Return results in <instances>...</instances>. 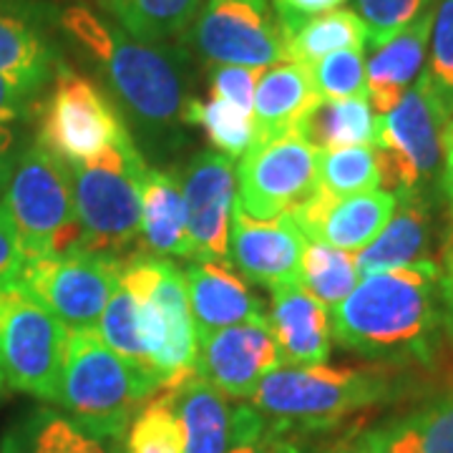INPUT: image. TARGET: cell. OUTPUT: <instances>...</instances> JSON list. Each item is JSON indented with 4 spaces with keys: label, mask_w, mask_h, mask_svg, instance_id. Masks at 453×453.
<instances>
[{
    "label": "cell",
    "mask_w": 453,
    "mask_h": 453,
    "mask_svg": "<svg viewBox=\"0 0 453 453\" xmlns=\"http://www.w3.org/2000/svg\"><path fill=\"white\" fill-rule=\"evenodd\" d=\"M333 338L345 350L383 365H434L441 353L443 303L436 259L363 277L330 310Z\"/></svg>",
    "instance_id": "cell-1"
},
{
    "label": "cell",
    "mask_w": 453,
    "mask_h": 453,
    "mask_svg": "<svg viewBox=\"0 0 453 453\" xmlns=\"http://www.w3.org/2000/svg\"><path fill=\"white\" fill-rule=\"evenodd\" d=\"M61 26L96 61L116 106L134 119L136 129L149 142H172L192 98L184 50L139 41L86 5L65 8Z\"/></svg>",
    "instance_id": "cell-2"
},
{
    "label": "cell",
    "mask_w": 453,
    "mask_h": 453,
    "mask_svg": "<svg viewBox=\"0 0 453 453\" xmlns=\"http://www.w3.org/2000/svg\"><path fill=\"white\" fill-rule=\"evenodd\" d=\"M393 365H280L259 380L247 403L262 416L267 434L300 436L330 431L395 395Z\"/></svg>",
    "instance_id": "cell-3"
},
{
    "label": "cell",
    "mask_w": 453,
    "mask_h": 453,
    "mask_svg": "<svg viewBox=\"0 0 453 453\" xmlns=\"http://www.w3.org/2000/svg\"><path fill=\"white\" fill-rule=\"evenodd\" d=\"M162 383L111 350L96 327H68L56 405L86 431L124 438L139 408Z\"/></svg>",
    "instance_id": "cell-4"
},
{
    "label": "cell",
    "mask_w": 453,
    "mask_h": 453,
    "mask_svg": "<svg viewBox=\"0 0 453 453\" xmlns=\"http://www.w3.org/2000/svg\"><path fill=\"white\" fill-rule=\"evenodd\" d=\"M0 210L23 262L81 250L71 169L38 139L8 157L0 177Z\"/></svg>",
    "instance_id": "cell-5"
},
{
    "label": "cell",
    "mask_w": 453,
    "mask_h": 453,
    "mask_svg": "<svg viewBox=\"0 0 453 453\" xmlns=\"http://www.w3.org/2000/svg\"><path fill=\"white\" fill-rule=\"evenodd\" d=\"M146 166L131 134L91 162L68 164L81 225V250L124 262L139 252Z\"/></svg>",
    "instance_id": "cell-6"
},
{
    "label": "cell",
    "mask_w": 453,
    "mask_h": 453,
    "mask_svg": "<svg viewBox=\"0 0 453 453\" xmlns=\"http://www.w3.org/2000/svg\"><path fill=\"white\" fill-rule=\"evenodd\" d=\"M38 142L65 164L96 159L109 146L129 136L127 116L104 88L76 68L58 64L50 88L35 106Z\"/></svg>",
    "instance_id": "cell-7"
},
{
    "label": "cell",
    "mask_w": 453,
    "mask_h": 453,
    "mask_svg": "<svg viewBox=\"0 0 453 453\" xmlns=\"http://www.w3.org/2000/svg\"><path fill=\"white\" fill-rule=\"evenodd\" d=\"M65 338L68 327L23 285L0 288V372L8 388L56 403Z\"/></svg>",
    "instance_id": "cell-8"
},
{
    "label": "cell",
    "mask_w": 453,
    "mask_h": 453,
    "mask_svg": "<svg viewBox=\"0 0 453 453\" xmlns=\"http://www.w3.org/2000/svg\"><path fill=\"white\" fill-rule=\"evenodd\" d=\"M446 113L423 76L383 116L380 162L388 192L434 195L443 174Z\"/></svg>",
    "instance_id": "cell-9"
},
{
    "label": "cell",
    "mask_w": 453,
    "mask_h": 453,
    "mask_svg": "<svg viewBox=\"0 0 453 453\" xmlns=\"http://www.w3.org/2000/svg\"><path fill=\"white\" fill-rule=\"evenodd\" d=\"M181 43L207 65L270 68L285 61V41L270 0H202Z\"/></svg>",
    "instance_id": "cell-10"
},
{
    "label": "cell",
    "mask_w": 453,
    "mask_h": 453,
    "mask_svg": "<svg viewBox=\"0 0 453 453\" xmlns=\"http://www.w3.org/2000/svg\"><path fill=\"white\" fill-rule=\"evenodd\" d=\"M121 270L124 259L73 250L65 255L26 259L16 282L65 327H96L121 282Z\"/></svg>",
    "instance_id": "cell-11"
},
{
    "label": "cell",
    "mask_w": 453,
    "mask_h": 453,
    "mask_svg": "<svg viewBox=\"0 0 453 453\" xmlns=\"http://www.w3.org/2000/svg\"><path fill=\"white\" fill-rule=\"evenodd\" d=\"M318 187V149L297 134L250 146L237 166V202L255 219L290 214Z\"/></svg>",
    "instance_id": "cell-12"
},
{
    "label": "cell",
    "mask_w": 453,
    "mask_h": 453,
    "mask_svg": "<svg viewBox=\"0 0 453 453\" xmlns=\"http://www.w3.org/2000/svg\"><path fill=\"white\" fill-rule=\"evenodd\" d=\"M192 259L229 262V222L237 202L234 162L217 149L195 154L179 174Z\"/></svg>",
    "instance_id": "cell-13"
},
{
    "label": "cell",
    "mask_w": 453,
    "mask_h": 453,
    "mask_svg": "<svg viewBox=\"0 0 453 453\" xmlns=\"http://www.w3.org/2000/svg\"><path fill=\"white\" fill-rule=\"evenodd\" d=\"M172 405L181 426L184 453H229L265 436V421L250 403H232L202 375L169 383Z\"/></svg>",
    "instance_id": "cell-14"
},
{
    "label": "cell",
    "mask_w": 453,
    "mask_h": 453,
    "mask_svg": "<svg viewBox=\"0 0 453 453\" xmlns=\"http://www.w3.org/2000/svg\"><path fill=\"white\" fill-rule=\"evenodd\" d=\"M280 365V348L267 318L222 327L199 338L196 375L232 401H250L259 380Z\"/></svg>",
    "instance_id": "cell-15"
},
{
    "label": "cell",
    "mask_w": 453,
    "mask_h": 453,
    "mask_svg": "<svg viewBox=\"0 0 453 453\" xmlns=\"http://www.w3.org/2000/svg\"><path fill=\"white\" fill-rule=\"evenodd\" d=\"M305 247L308 240L290 214L255 219L242 210L240 202H234L229 222V265H234L247 282L267 290L300 282Z\"/></svg>",
    "instance_id": "cell-16"
},
{
    "label": "cell",
    "mask_w": 453,
    "mask_h": 453,
    "mask_svg": "<svg viewBox=\"0 0 453 453\" xmlns=\"http://www.w3.org/2000/svg\"><path fill=\"white\" fill-rule=\"evenodd\" d=\"M395 204L398 196L388 189L335 196L318 187L315 195L290 211V219L308 242L360 252L386 229Z\"/></svg>",
    "instance_id": "cell-17"
},
{
    "label": "cell",
    "mask_w": 453,
    "mask_h": 453,
    "mask_svg": "<svg viewBox=\"0 0 453 453\" xmlns=\"http://www.w3.org/2000/svg\"><path fill=\"white\" fill-rule=\"evenodd\" d=\"M395 196L398 204L386 229L365 250L356 252L360 277L434 259L436 252L434 196L421 192H395Z\"/></svg>",
    "instance_id": "cell-18"
},
{
    "label": "cell",
    "mask_w": 453,
    "mask_h": 453,
    "mask_svg": "<svg viewBox=\"0 0 453 453\" xmlns=\"http://www.w3.org/2000/svg\"><path fill=\"white\" fill-rule=\"evenodd\" d=\"M181 275L199 338L222 327L265 318L259 297L229 262L189 259Z\"/></svg>",
    "instance_id": "cell-19"
},
{
    "label": "cell",
    "mask_w": 453,
    "mask_h": 453,
    "mask_svg": "<svg viewBox=\"0 0 453 453\" xmlns=\"http://www.w3.org/2000/svg\"><path fill=\"white\" fill-rule=\"evenodd\" d=\"M273 292L270 327L275 333L282 365H318L333 348L330 312L300 282L280 285Z\"/></svg>",
    "instance_id": "cell-20"
},
{
    "label": "cell",
    "mask_w": 453,
    "mask_h": 453,
    "mask_svg": "<svg viewBox=\"0 0 453 453\" xmlns=\"http://www.w3.org/2000/svg\"><path fill=\"white\" fill-rule=\"evenodd\" d=\"M434 11L436 3L423 11L411 26L395 33L388 43L372 49V56L365 61V79H368V101L375 113H386L403 98V94L418 81L428 58L431 28H434Z\"/></svg>",
    "instance_id": "cell-21"
},
{
    "label": "cell",
    "mask_w": 453,
    "mask_h": 453,
    "mask_svg": "<svg viewBox=\"0 0 453 453\" xmlns=\"http://www.w3.org/2000/svg\"><path fill=\"white\" fill-rule=\"evenodd\" d=\"M139 255L157 259H192L187 210L177 172L146 166L142 177V234Z\"/></svg>",
    "instance_id": "cell-22"
},
{
    "label": "cell",
    "mask_w": 453,
    "mask_h": 453,
    "mask_svg": "<svg viewBox=\"0 0 453 453\" xmlns=\"http://www.w3.org/2000/svg\"><path fill=\"white\" fill-rule=\"evenodd\" d=\"M308 65L282 61L265 68L255 94V144H267L295 134L303 116L318 101ZM252 144V146H255Z\"/></svg>",
    "instance_id": "cell-23"
},
{
    "label": "cell",
    "mask_w": 453,
    "mask_h": 453,
    "mask_svg": "<svg viewBox=\"0 0 453 453\" xmlns=\"http://www.w3.org/2000/svg\"><path fill=\"white\" fill-rule=\"evenodd\" d=\"M0 453H119V449L116 441L86 431L64 411L38 405L11 423Z\"/></svg>",
    "instance_id": "cell-24"
},
{
    "label": "cell",
    "mask_w": 453,
    "mask_h": 453,
    "mask_svg": "<svg viewBox=\"0 0 453 453\" xmlns=\"http://www.w3.org/2000/svg\"><path fill=\"white\" fill-rule=\"evenodd\" d=\"M318 151L342 146H380L383 116L368 98H318L295 129Z\"/></svg>",
    "instance_id": "cell-25"
},
{
    "label": "cell",
    "mask_w": 453,
    "mask_h": 453,
    "mask_svg": "<svg viewBox=\"0 0 453 453\" xmlns=\"http://www.w3.org/2000/svg\"><path fill=\"white\" fill-rule=\"evenodd\" d=\"M58 64L41 16L33 13L31 5L0 0V73L50 81Z\"/></svg>",
    "instance_id": "cell-26"
},
{
    "label": "cell",
    "mask_w": 453,
    "mask_h": 453,
    "mask_svg": "<svg viewBox=\"0 0 453 453\" xmlns=\"http://www.w3.org/2000/svg\"><path fill=\"white\" fill-rule=\"evenodd\" d=\"M119 28L149 43L181 41L202 8V0H96Z\"/></svg>",
    "instance_id": "cell-27"
},
{
    "label": "cell",
    "mask_w": 453,
    "mask_h": 453,
    "mask_svg": "<svg viewBox=\"0 0 453 453\" xmlns=\"http://www.w3.org/2000/svg\"><path fill=\"white\" fill-rule=\"evenodd\" d=\"M368 28L350 8H335L305 20L285 38V61L315 65L320 58L338 50H365Z\"/></svg>",
    "instance_id": "cell-28"
},
{
    "label": "cell",
    "mask_w": 453,
    "mask_h": 453,
    "mask_svg": "<svg viewBox=\"0 0 453 453\" xmlns=\"http://www.w3.org/2000/svg\"><path fill=\"white\" fill-rule=\"evenodd\" d=\"M318 179L327 195L350 196L383 189L378 146H342L318 151Z\"/></svg>",
    "instance_id": "cell-29"
},
{
    "label": "cell",
    "mask_w": 453,
    "mask_h": 453,
    "mask_svg": "<svg viewBox=\"0 0 453 453\" xmlns=\"http://www.w3.org/2000/svg\"><path fill=\"white\" fill-rule=\"evenodd\" d=\"M184 124L199 127L210 136V142L217 146L219 154L229 159H242L255 144V116L244 111L234 104H226L219 98L199 101L189 98L184 106Z\"/></svg>",
    "instance_id": "cell-30"
},
{
    "label": "cell",
    "mask_w": 453,
    "mask_h": 453,
    "mask_svg": "<svg viewBox=\"0 0 453 453\" xmlns=\"http://www.w3.org/2000/svg\"><path fill=\"white\" fill-rule=\"evenodd\" d=\"M360 273L353 252L320 242H308L303 259V280L300 285L323 305L327 312L335 310L353 292Z\"/></svg>",
    "instance_id": "cell-31"
},
{
    "label": "cell",
    "mask_w": 453,
    "mask_h": 453,
    "mask_svg": "<svg viewBox=\"0 0 453 453\" xmlns=\"http://www.w3.org/2000/svg\"><path fill=\"white\" fill-rule=\"evenodd\" d=\"M121 453H184L169 386L157 390L131 418Z\"/></svg>",
    "instance_id": "cell-32"
},
{
    "label": "cell",
    "mask_w": 453,
    "mask_h": 453,
    "mask_svg": "<svg viewBox=\"0 0 453 453\" xmlns=\"http://www.w3.org/2000/svg\"><path fill=\"white\" fill-rule=\"evenodd\" d=\"M101 340L116 350L124 360H129L131 365H136L139 371L149 372L157 378V372L151 371L149 357H146L144 342H142V333H139V310H136V300L121 282L113 290L111 300L106 303V308L101 312L96 325ZM159 380V378H157ZM162 383V380H159ZM164 388V386H162Z\"/></svg>",
    "instance_id": "cell-33"
},
{
    "label": "cell",
    "mask_w": 453,
    "mask_h": 453,
    "mask_svg": "<svg viewBox=\"0 0 453 453\" xmlns=\"http://www.w3.org/2000/svg\"><path fill=\"white\" fill-rule=\"evenodd\" d=\"M446 119L453 116V0H436L428 58L421 73Z\"/></svg>",
    "instance_id": "cell-34"
},
{
    "label": "cell",
    "mask_w": 453,
    "mask_h": 453,
    "mask_svg": "<svg viewBox=\"0 0 453 453\" xmlns=\"http://www.w3.org/2000/svg\"><path fill=\"white\" fill-rule=\"evenodd\" d=\"M312 83L320 98H368L365 79V53L338 50L310 65Z\"/></svg>",
    "instance_id": "cell-35"
},
{
    "label": "cell",
    "mask_w": 453,
    "mask_h": 453,
    "mask_svg": "<svg viewBox=\"0 0 453 453\" xmlns=\"http://www.w3.org/2000/svg\"><path fill=\"white\" fill-rule=\"evenodd\" d=\"M436 0H356V13L368 28V49H380L411 26Z\"/></svg>",
    "instance_id": "cell-36"
},
{
    "label": "cell",
    "mask_w": 453,
    "mask_h": 453,
    "mask_svg": "<svg viewBox=\"0 0 453 453\" xmlns=\"http://www.w3.org/2000/svg\"><path fill=\"white\" fill-rule=\"evenodd\" d=\"M262 73L265 68H250V65H207V86L211 98L252 111Z\"/></svg>",
    "instance_id": "cell-37"
},
{
    "label": "cell",
    "mask_w": 453,
    "mask_h": 453,
    "mask_svg": "<svg viewBox=\"0 0 453 453\" xmlns=\"http://www.w3.org/2000/svg\"><path fill=\"white\" fill-rule=\"evenodd\" d=\"M426 453H453V390L411 413Z\"/></svg>",
    "instance_id": "cell-38"
},
{
    "label": "cell",
    "mask_w": 453,
    "mask_h": 453,
    "mask_svg": "<svg viewBox=\"0 0 453 453\" xmlns=\"http://www.w3.org/2000/svg\"><path fill=\"white\" fill-rule=\"evenodd\" d=\"M49 83L46 79L0 73V127H16L35 111L38 96Z\"/></svg>",
    "instance_id": "cell-39"
},
{
    "label": "cell",
    "mask_w": 453,
    "mask_h": 453,
    "mask_svg": "<svg viewBox=\"0 0 453 453\" xmlns=\"http://www.w3.org/2000/svg\"><path fill=\"white\" fill-rule=\"evenodd\" d=\"M342 3L345 0H273L277 23H280V31H282V41L290 33L297 31L305 20L320 16V13H327V11H335Z\"/></svg>",
    "instance_id": "cell-40"
},
{
    "label": "cell",
    "mask_w": 453,
    "mask_h": 453,
    "mask_svg": "<svg viewBox=\"0 0 453 453\" xmlns=\"http://www.w3.org/2000/svg\"><path fill=\"white\" fill-rule=\"evenodd\" d=\"M375 431H378V453H426L411 413L403 418L388 421L386 426H378Z\"/></svg>",
    "instance_id": "cell-41"
},
{
    "label": "cell",
    "mask_w": 453,
    "mask_h": 453,
    "mask_svg": "<svg viewBox=\"0 0 453 453\" xmlns=\"http://www.w3.org/2000/svg\"><path fill=\"white\" fill-rule=\"evenodd\" d=\"M438 267H441V303H443V330L446 338L453 342V226L446 234L438 252Z\"/></svg>",
    "instance_id": "cell-42"
},
{
    "label": "cell",
    "mask_w": 453,
    "mask_h": 453,
    "mask_svg": "<svg viewBox=\"0 0 453 453\" xmlns=\"http://www.w3.org/2000/svg\"><path fill=\"white\" fill-rule=\"evenodd\" d=\"M0 177H3V172H0ZM20 270H23V252L18 247L16 234H13L11 225H8L5 214L0 210V288L16 282Z\"/></svg>",
    "instance_id": "cell-43"
},
{
    "label": "cell",
    "mask_w": 453,
    "mask_h": 453,
    "mask_svg": "<svg viewBox=\"0 0 453 453\" xmlns=\"http://www.w3.org/2000/svg\"><path fill=\"white\" fill-rule=\"evenodd\" d=\"M325 453H378V431L375 428H353L335 443H330Z\"/></svg>",
    "instance_id": "cell-44"
},
{
    "label": "cell",
    "mask_w": 453,
    "mask_h": 453,
    "mask_svg": "<svg viewBox=\"0 0 453 453\" xmlns=\"http://www.w3.org/2000/svg\"><path fill=\"white\" fill-rule=\"evenodd\" d=\"M229 453H300L297 449V441L290 436H277V434H267L257 438V441H250L242 443L237 449H232Z\"/></svg>",
    "instance_id": "cell-45"
},
{
    "label": "cell",
    "mask_w": 453,
    "mask_h": 453,
    "mask_svg": "<svg viewBox=\"0 0 453 453\" xmlns=\"http://www.w3.org/2000/svg\"><path fill=\"white\" fill-rule=\"evenodd\" d=\"M441 192L449 202L453 219V146H446V157H443V174H441Z\"/></svg>",
    "instance_id": "cell-46"
},
{
    "label": "cell",
    "mask_w": 453,
    "mask_h": 453,
    "mask_svg": "<svg viewBox=\"0 0 453 453\" xmlns=\"http://www.w3.org/2000/svg\"><path fill=\"white\" fill-rule=\"evenodd\" d=\"M16 146V129L13 127H0V172L8 162V157L13 154Z\"/></svg>",
    "instance_id": "cell-47"
},
{
    "label": "cell",
    "mask_w": 453,
    "mask_h": 453,
    "mask_svg": "<svg viewBox=\"0 0 453 453\" xmlns=\"http://www.w3.org/2000/svg\"><path fill=\"white\" fill-rule=\"evenodd\" d=\"M453 146V116L446 121V129H443V149Z\"/></svg>",
    "instance_id": "cell-48"
},
{
    "label": "cell",
    "mask_w": 453,
    "mask_h": 453,
    "mask_svg": "<svg viewBox=\"0 0 453 453\" xmlns=\"http://www.w3.org/2000/svg\"><path fill=\"white\" fill-rule=\"evenodd\" d=\"M3 388H5V380H3V372H0V393H3Z\"/></svg>",
    "instance_id": "cell-49"
}]
</instances>
